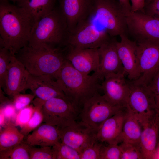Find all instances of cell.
<instances>
[{"mask_svg":"<svg viewBox=\"0 0 159 159\" xmlns=\"http://www.w3.org/2000/svg\"><path fill=\"white\" fill-rule=\"evenodd\" d=\"M33 26L29 15L22 9L0 0V45L14 55L27 45Z\"/></svg>","mask_w":159,"mask_h":159,"instance_id":"cell-1","label":"cell"},{"mask_svg":"<svg viewBox=\"0 0 159 159\" xmlns=\"http://www.w3.org/2000/svg\"><path fill=\"white\" fill-rule=\"evenodd\" d=\"M54 79L67 100L81 110L84 103L100 89V80L95 74L82 73L66 59Z\"/></svg>","mask_w":159,"mask_h":159,"instance_id":"cell-2","label":"cell"},{"mask_svg":"<svg viewBox=\"0 0 159 159\" xmlns=\"http://www.w3.org/2000/svg\"><path fill=\"white\" fill-rule=\"evenodd\" d=\"M15 56L30 74L48 75L54 79L66 59L64 48L46 44L27 45Z\"/></svg>","mask_w":159,"mask_h":159,"instance_id":"cell-3","label":"cell"},{"mask_svg":"<svg viewBox=\"0 0 159 159\" xmlns=\"http://www.w3.org/2000/svg\"><path fill=\"white\" fill-rule=\"evenodd\" d=\"M69 35L66 19L59 6L55 7L33 25L27 45L63 48L67 44Z\"/></svg>","mask_w":159,"mask_h":159,"instance_id":"cell-4","label":"cell"},{"mask_svg":"<svg viewBox=\"0 0 159 159\" xmlns=\"http://www.w3.org/2000/svg\"><path fill=\"white\" fill-rule=\"evenodd\" d=\"M111 37L128 35L126 15L117 0H92L87 18Z\"/></svg>","mask_w":159,"mask_h":159,"instance_id":"cell-5","label":"cell"},{"mask_svg":"<svg viewBox=\"0 0 159 159\" xmlns=\"http://www.w3.org/2000/svg\"><path fill=\"white\" fill-rule=\"evenodd\" d=\"M126 108L111 104L98 92L84 103L79 117L97 132L106 120Z\"/></svg>","mask_w":159,"mask_h":159,"instance_id":"cell-6","label":"cell"},{"mask_svg":"<svg viewBox=\"0 0 159 159\" xmlns=\"http://www.w3.org/2000/svg\"><path fill=\"white\" fill-rule=\"evenodd\" d=\"M81 111L67 99L53 98L46 101L42 106L43 122L63 128L76 122Z\"/></svg>","mask_w":159,"mask_h":159,"instance_id":"cell-7","label":"cell"},{"mask_svg":"<svg viewBox=\"0 0 159 159\" xmlns=\"http://www.w3.org/2000/svg\"><path fill=\"white\" fill-rule=\"evenodd\" d=\"M130 82V91L126 109L143 126L158 110L154 96L147 86Z\"/></svg>","mask_w":159,"mask_h":159,"instance_id":"cell-8","label":"cell"},{"mask_svg":"<svg viewBox=\"0 0 159 159\" xmlns=\"http://www.w3.org/2000/svg\"><path fill=\"white\" fill-rule=\"evenodd\" d=\"M126 22L128 35L137 43L159 41V18L139 11L127 15Z\"/></svg>","mask_w":159,"mask_h":159,"instance_id":"cell-9","label":"cell"},{"mask_svg":"<svg viewBox=\"0 0 159 159\" xmlns=\"http://www.w3.org/2000/svg\"><path fill=\"white\" fill-rule=\"evenodd\" d=\"M137 44L140 75L136 80L130 82L135 84L148 86L159 70V41Z\"/></svg>","mask_w":159,"mask_h":159,"instance_id":"cell-10","label":"cell"},{"mask_svg":"<svg viewBox=\"0 0 159 159\" xmlns=\"http://www.w3.org/2000/svg\"><path fill=\"white\" fill-rule=\"evenodd\" d=\"M112 37L93 23L85 20L69 32L66 46L77 49L98 48Z\"/></svg>","mask_w":159,"mask_h":159,"instance_id":"cell-11","label":"cell"},{"mask_svg":"<svg viewBox=\"0 0 159 159\" xmlns=\"http://www.w3.org/2000/svg\"><path fill=\"white\" fill-rule=\"evenodd\" d=\"M59 130L60 141L80 154L97 140V132L81 121Z\"/></svg>","mask_w":159,"mask_h":159,"instance_id":"cell-12","label":"cell"},{"mask_svg":"<svg viewBox=\"0 0 159 159\" xmlns=\"http://www.w3.org/2000/svg\"><path fill=\"white\" fill-rule=\"evenodd\" d=\"M124 73H112L105 77L100 89L104 98L111 104L126 107L130 91V82L126 80Z\"/></svg>","mask_w":159,"mask_h":159,"instance_id":"cell-13","label":"cell"},{"mask_svg":"<svg viewBox=\"0 0 159 159\" xmlns=\"http://www.w3.org/2000/svg\"><path fill=\"white\" fill-rule=\"evenodd\" d=\"M117 41L116 37H112L98 48L100 64L98 70L94 74L100 80L109 74H125L118 54Z\"/></svg>","mask_w":159,"mask_h":159,"instance_id":"cell-14","label":"cell"},{"mask_svg":"<svg viewBox=\"0 0 159 159\" xmlns=\"http://www.w3.org/2000/svg\"><path fill=\"white\" fill-rule=\"evenodd\" d=\"M120 41L116 42L118 56L123 65L125 74L130 81H135L140 76L137 55L136 42L129 39L127 34L120 36Z\"/></svg>","mask_w":159,"mask_h":159,"instance_id":"cell-15","label":"cell"},{"mask_svg":"<svg viewBox=\"0 0 159 159\" xmlns=\"http://www.w3.org/2000/svg\"><path fill=\"white\" fill-rule=\"evenodd\" d=\"M66 59L77 70L87 75L96 72L100 64L98 48L77 49L65 47Z\"/></svg>","mask_w":159,"mask_h":159,"instance_id":"cell-16","label":"cell"},{"mask_svg":"<svg viewBox=\"0 0 159 159\" xmlns=\"http://www.w3.org/2000/svg\"><path fill=\"white\" fill-rule=\"evenodd\" d=\"M54 79L48 75H34L29 74L25 90H30L35 97L44 101L54 97L67 99Z\"/></svg>","mask_w":159,"mask_h":159,"instance_id":"cell-17","label":"cell"},{"mask_svg":"<svg viewBox=\"0 0 159 159\" xmlns=\"http://www.w3.org/2000/svg\"><path fill=\"white\" fill-rule=\"evenodd\" d=\"M92 0H59V7L66 19L69 32L87 18Z\"/></svg>","mask_w":159,"mask_h":159,"instance_id":"cell-18","label":"cell"},{"mask_svg":"<svg viewBox=\"0 0 159 159\" xmlns=\"http://www.w3.org/2000/svg\"><path fill=\"white\" fill-rule=\"evenodd\" d=\"M29 74L24 65L13 55L8 68L4 88L5 92L12 98L25 91Z\"/></svg>","mask_w":159,"mask_h":159,"instance_id":"cell-19","label":"cell"},{"mask_svg":"<svg viewBox=\"0 0 159 159\" xmlns=\"http://www.w3.org/2000/svg\"><path fill=\"white\" fill-rule=\"evenodd\" d=\"M126 109L119 111L106 120L96 133L97 141L108 144L122 142V135Z\"/></svg>","mask_w":159,"mask_h":159,"instance_id":"cell-20","label":"cell"},{"mask_svg":"<svg viewBox=\"0 0 159 159\" xmlns=\"http://www.w3.org/2000/svg\"><path fill=\"white\" fill-rule=\"evenodd\" d=\"M159 139V110L142 126L140 145L145 159H153Z\"/></svg>","mask_w":159,"mask_h":159,"instance_id":"cell-21","label":"cell"},{"mask_svg":"<svg viewBox=\"0 0 159 159\" xmlns=\"http://www.w3.org/2000/svg\"><path fill=\"white\" fill-rule=\"evenodd\" d=\"M26 136V142L31 146L52 147L60 141L59 128L45 123L40 124Z\"/></svg>","mask_w":159,"mask_h":159,"instance_id":"cell-22","label":"cell"},{"mask_svg":"<svg viewBox=\"0 0 159 159\" xmlns=\"http://www.w3.org/2000/svg\"><path fill=\"white\" fill-rule=\"evenodd\" d=\"M57 0H18V6L22 9L29 15L33 25L42 16L56 7Z\"/></svg>","mask_w":159,"mask_h":159,"instance_id":"cell-23","label":"cell"},{"mask_svg":"<svg viewBox=\"0 0 159 159\" xmlns=\"http://www.w3.org/2000/svg\"><path fill=\"white\" fill-rule=\"evenodd\" d=\"M126 110L122 128V142L140 143L142 126L138 120Z\"/></svg>","mask_w":159,"mask_h":159,"instance_id":"cell-24","label":"cell"},{"mask_svg":"<svg viewBox=\"0 0 159 159\" xmlns=\"http://www.w3.org/2000/svg\"><path fill=\"white\" fill-rule=\"evenodd\" d=\"M14 124L8 122L0 132V152L13 147L22 142L25 136Z\"/></svg>","mask_w":159,"mask_h":159,"instance_id":"cell-25","label":"cell"},{"mask_svg":"<svg viewBox=\"0 0 159 159\" xmlns=\"http://www.w3.org/2000/svg\"><path fill=\"white\" fill-rule=\"evenodd\" d=\"M45 101L37 97L32 101L35 108V111L28 122L20 130L21 133L25 136H27L43 122V116L42 108Z\"/></svg>","mask_w":159,"mask_h":159,"instance_id":"cell-26","label":"cell"},{"mask_svg":"<svg viewBox=\"0 0 159 159\" xmlns=\"http://www.w3.org/2000/svg\"><path fill=\"white\" fill-rule=\"evenodd\" d=\"M29 145L23 141L19 144L0 152V159H30Z\"/></svg>","mask_w":159,"mask_h":159,"instance_id":"cell-27","label":"cell"},{"mask_svg":"<svg viewBox=\"0 0 159 159\" xmlns=\"http://www.w3.org/2000/svg\"><path fill=\"white\" fill-rule=\"evenodd\" d=\"M119 145L121 155V159H144L140 143L122 141Z\"/></svg>","mask_w":159,"mask_h":159,"instance_id":"cell-28","label":"cell"},{"mask_svg":"<svg viewBox=\"0 0 159 159\" xmlns=\"http://www.w3.org/2000/svg\"><path fill=\"white\" fill-rule=\"evenodd\" d=\"M52 148L54 159H80V154L77 151L61 141Z\"/></svg>","mask_w":159,"mask_h":159,"instance_id":"cell-29","label":"cell"},{"mask_svg":"<svg viewBox=\"0 0 159 159\" xmlns=\"http://www.w3.org/2000/svg\"><path fill=\"white\" fill-rule=\"evenodd\" d=\"M13 55L6 47L0 46V87L3 89L5 85L8 67Z\"/></svg>","mask_w":159,"mask_h":159,"instance_id":"cell-30","label":"cell"},{"mask_svg":"<svg viewBox=\"0 0 159 159\" xmlns=\"http://www.w3.org/2000/svg\"><path fill=\"white\" fill-rule=\"evenodd\" d=\"M29 146L30 159H54L52 147L45 146L38 148Z\"/></svg>","mask_w":159,"mask_h":159,"instance_id":"cell-31","label":"cell"},{"mask_svg":"<svg viewBox=\"0 0 159 159\" xmlns=\"http://www.w3.org/2000/svg\"><path fill=\"white\" fill-rule=\"evenodd\" d=\"M120 148L117 144H108L102 145L100 159H121Z\"/></svg>","mask_w":159,"mask_h":159,"instance_id":"cell-32","label":"cell"},{"mask_svg":"<svg viewBox=\"0 0 159 159\" xmlns=\"http://www.w3.org/2000/svg\"><path fill=\"white\" fill-rule=\"evenodd\" d=\"M35 110L34 105H30L19 111L14 122V125L19 126L21 128L25 126L30 120Z\"/></svg>","mask_w":159,"mask_h":159,"instance_id":"cell-33","label":"cell"},{"mask_svg":"<svg viewBox=\"0 0 159 159\" xmlns=\"http://www.w3.org/2000/svg\"><path fill=\"white\" fill-rule=\"evenodd\" d=\"M35 96L32 94H22L19 93L12 98V102L17 112L29 106L32 102Z\"/></svg>","mask_w":159,"mask_h":159,"instance_id":"cell-34","label":"cell"},{"mask_svg":"<svg viewBox=\"0 0 159 159\" xmlns=\"http://www.w3.org/2000/svg\"><path fill=\"white\" fill-rule=\"evenodd\" d=\"M103 143L97 140L96 141L80 153V159H100Z\"/></svg>","mask_w":159,"mask_h":159,"instance_id":"cell-35","label":"cell"},{"mask_svg":"<svg viewBox=\"0 0 159 159\" xmlns=\"http://www.w3.org/2000/svg\"><path fill=\"white\" fill-rule=\"evenodd\" d=\"M0 110L1 111L5 116L6 124L9 122H14L17 112L13 104L12 101L0 104Z\"/></svg>","mask_w":159,"mask_h":159,"instance_id":"cell-36","label":"cell"},{"mask_svg":"<svg viewBox=\"0 0 159 159\" xmlns=\"http://www.w3.org/2000/svg\"><path fill=\"white\" fill-rule=\"evenodd\" d=\"M143 12L159 18V0H151L145 1V6Z\"/></svg>","mask_w":159,"mask_h":159,"instance_id":"cell-37","label":"cell"},{"mask_svg":"<svg viewBox=\"0 0 159 159\" xmlns=\"http://www.w3.org/2000/svg\"><path fill=\"white\" fill-rule=\"evenodd\" d=\"M152 92L156 104L159 110V70L156 74L150 84L147 86Z\"/></svg>","mask_w":159,"mask_h":159,"instance_id":"cell-38","label":"cell"},{"mask_svg":"<svg viewBox=\"0 0 159 159\" xmlns=\"http://www.w3.org/2000/svg\"><path fill=\"white\" fill-rule=\"evenodd\" d=\"M132 12L143 11L145 6V0H130Z\"/></svg>","mask_w":159,"mask_h":159,"instance_id":"cell-39","label":"cell"},{"mask_svg":"<svg viewBox=\"0 0 159 159\" xmlns=\"http://www.w3.org/2000/svg\"><path fill=\"white\" fill-rule=\"evenodd\" d=\"M120 3L123 10L126 15L132 12L131 4L129 0H117Z\"/></svg>","mask_w":159,"mask_h":159,"instance_id":"cell-40","label":"cell"},{"mask_svg":"<svg viewBox=\"0 0 159 159\" xmlns=\"http://www.w3.org/2000/svg\"><path fill=\"white\" fill-rule=\"evenodd\" d=\"M153 159H159V139L156 146L155 154Z\"/></svg>","mask_w":159,"mask_h":159,"instance_id":"cell-41","label":"cell"},{"mask_svg":"<svg viewBox=\"0 0 159 159\" xmlns=\"http://www.w3.org/2000/svg\"><path fill=\"white\" fill-rule=\"evenodd\" d=\"M10 1H11L14 2H16L18 0H9Z\"/></svg>","mask_w":159,"mask_h":159,"instance_id":"cell-42","label":"cell"},{"mask_svg":"<svg viewBox=\"0 0 159 159\" xmlns=\"http://www.w3.org/2000/svg\"><path fill=\"white\" fill-rule=\"evenodd\" d=\"M149 0H145V1H149Z\"/></svg>","mask_w":159,"mask_h":159,"instance_id":"cell-43","label":"cell"}]
</instances>
